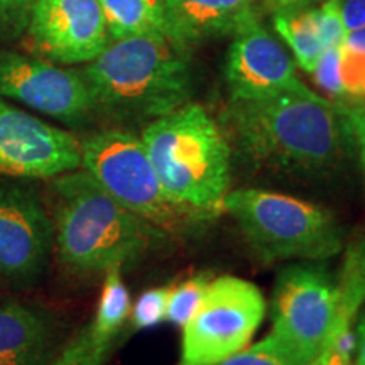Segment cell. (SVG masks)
Here are the masks:
<instances>
[{
    "mask_svg": "<svg viewBox=\"0 0 365 365\" xmlns=\"http://www.w3.org/2000/svg\"><path fill=\"white\" fill-rule=\"evenodd\" d=\"M225 125L228 140L245 161L286 175H328L344 159L350 140L340 105L312 88L230 100Z\"/></svg>",
    "mask_w": 365,
    "mask_h": 365,
    "instance_id": "cell-1",
    "label": "cell"
},
{
    "mask_svg": "<svg viewBox=\"0 0 365 365\" xmlns=\"http://www.w3.org/2000/svg\"><path fill=\"white\" fill-rule=\"evenodd\" d=\"M54 245L70 272L103 274L139 262L164 247L170 234L144 220L105 191L83 168L53 178Z\"/></svg>",
    "mask_w": 365,
    "mask_h": 365,
    "instance_id": "cell-2",
    "label": "cell"
},
{
    "mask_svg": "<svg viewBox=\"0 0 365 365\" xmlns=\"http://www.w3.org/2000/svg\"><path fill=\"white\" fill-rule=\"evenodd\" d=\"M140 140L173 202L203 222L223 213L232 144L202 105L188 102L150 120Z\"/></svg>",
    "mask_w": 365,
    "mask_h": 365,
    "instance_id": "cell-3",
    "label": "cell"
},
{
    "mask_svg": "<svg viewBox=\"0 0 365 365\" xmlns=\"http://www.w3.org/2000/svg\"><path fill=\"white\" fill-rule=\"evenodd\" d=\"M81 73L95 110L120 118L156 120L188 103L191 93L185 49L159 34L110 39Z\"/></svg>",
    "mask_w": 365,
    "mask_h": 365,
    "instance_id": "cell-4",
    "label": "cell"
},
{
    "mask_svg": "<svg viewBox=\"0 0 365 365\" xmlns=\"http://www.w3.org/2000/svg\"><path fill=\"white\" fill-rule=\"evenodd\" d=\"M228 213L262 261H325L341 250L339 223L318 205L261 188L228 191Z\"/></svg>",
    "mask_w": 365,
    "mask_h": 365,
    "instance_id": "cell-5",
    "label": "cell"
},
{
    "mask_svg": "<svg viewBox=\"0 0 365 365\" xmlns=\"http://www.w3.org/2000/svg\"><path fill=\"white\" fill-rule=\"evenodd\" d=\"M81 168L122 207L170 235L205 223L166 195L143 140L129 130L107 129L81 140Z\"/></svg>",
    "mask_w": 365,
    "mask_h": 365,
    "instance_id": "cell-6",
    "label": "cell"
},
{
    "mask_svg": "<svg viewBox=\"0 0 365 365\" xmlns=\"http://www.w3.org/2000/svg\"><path fill=\"white\" fill-rule=\"evenodd\" d=\"M266 314L257 286L235 276L210 281L202 303L181 327L176 365H215L247 349Z\"/></svg>",
    "mask_w": 365,
    "mask_h": 365,
    "instance_id": "cell-7",
    "label": "cell"
},
{
    "mask_svg": "<svg viewBox=\"0 0 365 365\" xmlns=\"http://www.w3.org/2000/svg\"><path fill=\"white\" fill-rule=\"evenodd\" d=\"M339 307V282L314 262L291 264L276 279L272 331L294 365H308L325 344Z\"/></svg>",
    "mask_w": 365,
    "mask_h": 365,
    "instance_id": "cell-8",
    "label": "cell"
},
{
    "mask_svg": "<svg viewBox=\"0 0 365 365\" xmlns=\"http://www.w3.org/2000/svg\"><path fill=\"white\" fill-rule=\"evenodd\" d=\"M81 168V140L0 97V176L53 180Z\"/></svg>",
    "mask_w": 365,
    "mask_h": 365,
    "instance_id": "cell-9",
    "label": "cell"
},
{
    "mask_svg": "<svg viewBox=\"0 0 365 365\" xmlns=\"http://www.w3.org/2000/svg\"><path fill=\"white\" fill-rule=\"evenodd\" d=\"M0 97L66 124L85 120L95 112L81 70L14 51H0Z\"/></svg>",
    "mask_w": 365,
    "mask_h": 365,
    "instance_id": "cell-10",
    "label": "cell"
},
{
    "mask_svg": "<svg viewBox=\"0 0 365 365\" xmlns=\"http://www.w3.org/2000/svg\"><path fill=\"white\" fill-rule=\"evenodd\" d=\"M232 34L234 39L223 70L230 100H255L308 90L296 73L294 61L261 24L257 14H250Z\"/></svg>",
    "mask_w": 365,
    "mask_h": 365,
    "instance_id": "cell-11",
    "label": "cell"
},
{
    "mask_svg": "<svg viewBox=\"0 0 365 365\" xmlns=\"http://www.w3.org/2000/svg\"><path fill=\"white\" fill-rule=\"evenodd\" d=\"M29 38L34 51L56 65H86L110 43L98 0H34Z\"/></svg>",
    "mask_w": 365,
    "mask_h": 365,
    "instance_id": "cell-12",
    "label": "cell"
},
{
    "mask_svg": "<svg viewBox=\"0 0 365 365\" xmlns=\"http://www.w3.org/2000/svg\"><path fill=\"white\" fill-rule=\"evenodd\" d=\"M53 244V220L38 195L22 186H0V277L34 281L48 264Z\"/></svg>",
    "mask_w": 365,
    "mask_h": 365,
    "instance_id": "cell-13",
    "label": "cell"
},
{
    "mask_svg": "<svg viewBox=\"0 0 365 365\" xmlns=\"http://www.w3.org/2000/svg\"><path fill=\"white\" fill-rule=\"evenodd\" d=\"M255 0H163L166 38L186 49L217 36L232 34L254 14Z\"/></svg>",
    "mask_w": 365,
    "mask_h": 365,
    "instance_id": "cell-14",
    "label": "cell"
},
{
    "mask_svg": "<svg viewBox=\"0 0 365 365\" xmlns=\"http://www.w3.org/2000/svg\"><path fill=\"white\" fill-rule=\"evenodd\" d=\"M365 301V245H352L339 282V307L319 354L308 365H354V325Z\"/></svg>",
    "mask_w": 365,
    "mask_h": 365,
    "instance_id": "cell-15",
    "label": "cell"
},
{
    "mask_svg": "<svg viewBox=\"0 0 365 365\" xmlns=\"http://www.w3.org/2000/svg\"><path fill=\"white\" fill-rule=\"evenodd\" d=\"M53 328L43 314L21 303L0 304V365L51 364Z\"/></svg>",
    "mask_w": 365,
    "mask_h": 365,
    "instance_id": "cell-16",
    "label": "cell"
},
{
    "mask_svg": "<svg viewBox=\"0 0 365 365\" xmlns=\"http://www.w3.org/2000/svg\"><path fill=\"white\" fill-rule=\"evenodd\" d=\"M110 39L166 36L163 0H98Z\"/></svg>",
    "mask_w": 365,
    "mask_h": 365,
    "instance_id": "cell-17",
    "label": "cell"
},
{
    "mask_svg": "<svg viewBox=\"0 0 365 365\" xmlns=\"http://www.w3.org/2000/svg\"><path fill=\"white\" fill-rule=\"evenodd\" d=\"M124 269L113 266L103 272L102 293H100L97 313L88 327L90 336L98 349L108 350L112 340L120 331L125 319L130 317V296L124 279Z\"/></svg>",
    "mask_w": 365,
    "mask_h": 365,
    "instance_id": "cell-18",
    "label": "cell"
},
{
    "mask_svg": "<svg viewBox=\"0 0 365 365\" xmlns=\"http://www.w3.org/2000/svg\"><path fill=\"white\" fill-rule=\"evenodd\" d=\"M274 29L286 41L296 63L312 75L319 56L325 51L314 27L312 11L307 7H286L274 11Z\"/></svg>",
    "mask_w": 365,
    "mask_h": 365,
    "instance_id": "cell-19",
    "label": "cell"
},
{
    "mask_svg": "<svg viewBox=\"0 0 365 365\" xmlns=\"http://www.w3.org/2000/svg\"><path fill=\"white\" fill-rule=\"evenodd\" d=\"M210 279L203 274L190 277V279L180 282V284L171 287L170 298H168L166 322L173 325L182 327L188 319L193 317L200 303H202L205 291H207Z\"/></svg>",
    "mask_w": 365,
    "mask_h": 365,
    "instance_id": "cell-20",
    "label": "cell"
},
{
    "mask_svg": "<svg viewBox=\"0 0 365 365\" xmlns=\"http://www.w3.org/2000/svg\"><path fill=\"white\" fill-rule=\"evenodd\" d=\"M170 289L171 287H153L140 294L130 308L132 327L137 330H148L163 323L166 319Z\"/></svg>",
    "mask_w": 365,
    "mask_h": 365,
    "instance_id": "cell-21",
    "label": "cell"
},
{
    "mask_svg": "<svg viewBox=\"0 0 365 365\" xmlns=\"http://www.w3.org/2000/svg\"><path fill=\"white\" fill-rule=\"evenodd\" d=\"M323 48L344 46L346 38V27L341 19L339 0H322L318 7L309 9Z\"/></svg>",
    "mask_w": 365,
    "mask_h": 365,
    "instance_id": "cell-22",
    "label": "cell"
},
{
    "mask_svg": "<svg viewBox=\"0 0 365 365\" xmlns=\"http://www.w3.org/2000/svg\"><path fill=\"white\" fill-rule=\"evenodd\" d=\"M215 365H294L281 345L269 333L257 344L249 345L242 352L232 355Z\"/></svg>",
    "mask_w": 365,
    "mask_h": 365,
    "instance_id": "cell-23",
    "label": "cell"
},
{
    "mask_svg": "<svg viewBox=\"0 0 365 365\" xmlns=\"http://www.w3.org/2000/svg\"><path fill=\"white\" fill-rule=\"evenodd\" d=\"M340 78L344 97L365 100V53L341 46Z\"/></svg>",
    "mask_w": 365,
    "mask_h": 365,
    "instance_id": "cell-24",
    "label": "cell"
},
{
    "mask_svg": "<svg viewBox=\"0 0 365 365\" xmlns=\"http://www.w3.org/2000/svg\"><path fill=\"white\" fill-rule=\"evenodd\" d=\"M107 355L108 350L98 349L86 328L49 365H103Z\"/></svg>",
    "mask_w": 365,
    "mask_h": 365,
    "instance_id": "cell-25",
    "label": "cell"
},
{
    "mask_svg": "<svg viewBox=\"0 0 365 365\" xmlns=\"http://www.w3.org/2000/svg\"><path fill=\"white\" fill-rule=\"evenodd\" d=\"M340 58H341V46L336 48H327L319 56L317 66L312 75L314 81L323 91L335 98L344 97V88H341L340 78Z\"/></svg>",
    "mask_w": 365,
    "mask_h": 365,
    "instance_id": "cell-26",
    "label": "cell"
},
{
    "mask_svg": "<svg viewBox=\"0 0 365 365\" xmlns=\"http://www.w3.org/2000/svg\"><path fill=\"white\" fill-rule=\"evenodd\" d=\"M341 110H344L346 127H349L350 140L357 149L365 180V100H357L349 107H341Z\"/></svg>",
    "mask_w": 365,
    "mask_h": 365,
    "instance_id": "cell-27",
    "label": "cell"
},
{
    "mask_svg": "<svg viewBox=\"0 0 365 365\" xmlns=\"http://www.w3.org/2000/svg\"><path fill=\"white\" fill-rule=\"evenodd\" d=\"M346 33L365 26V0H339Z\"/></svg>",
    "mask_w": 365,
    "mask_h": 365,
    "instance_id": "cell-28",
    "label": "cell"
},
{
    "mask_svg": "<svg viewBox=\"0 0 365 365\" xmlns=\"http://www.w3.org/2000/svg\"><path fill=\"white\" fill-rule=\"evenodd\" d=\"M34 0H0V19H17L29 12Z\"/></svg>",
    "mask_w": 365,
    "mask_h": 365,
    "instance_id": "cell-29",
    "label": "cell"
},
{
    "mask_svg": "<svg viewBox=\"0 0 365 365\" xmlns=\"http://www.w3.org/2000/svg\"><path fill=\"white\" fill-rule=\"evenodd\" d=\"M357 318V328H355L354 335V365H365V312Z\"/></svg>",
    "mask_w": 365,
    "mask_h": 365,
    "instance_id": "cell-30",
    "label": "cell"
},
{
    "mask_svg": "<svg viewBox=\"0 0 365 365\" xmlns=\"http://www.w3.org/2000/svg\"><path fill=\"white\" fill-rule=\"evenodd\" d=\"M344 46L346 49H352V51L365 53V26L346 33Z\"/></svg>",
    "mask_w": 365,
    "mask_h": 365,
    "instance_id": "cell-31",
    "label": "cell"
},
{
    "mask_svg": "<svg viewBox=\"0 0 365 365\" xmlns=\"http://www.w3.org/2000/svg\"><path fill=\"white\" fill-rule=\"evenodd\" d=\"M266 2L272 11H277V9L286 7H307L309 4L318 2V0H266Z\"/></svg>",
    "mask_w": 365,
    "mask_h": 365,
    "instance_id": "cell-32",
    "label": "cell"
}]
</instances>
